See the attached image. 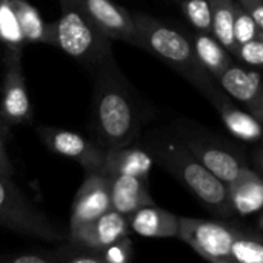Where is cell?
Wrapping results in <instances>:
<instances>
[{
  "label": "cell",
  "mask_w": 263,
  "mask_h": 263,
  "mask_svg": "<svg viewBox=\"0 0 263 263\" xmlns=\"http://www.w3.org/2000/svg\"><path fill=\"white\" fill-rule=\"evenodd\" d=\"M92 131L105 148L134 143L149 120L145 105L119 69L114 57L92 69Z\"/></svg>",
  "instance_id": "1"
},
{
  "label": "cell",
  "mask_w": 263,
  "mask_h": 263,
  "mask_svg": "<svg viewBox=\"0 0 263 263\" xmlns=\"http://www.w3.org/2000/svg\"><path fill=\"white\" fill-rule=\"evenodd\" d=\"M142 143L154 162L193 193L213 214L220 219L236 216L228 185L200 163L170 128L149 131Z\"/></svg>",
  "instance_id": "2"
},
{
  "label": "cell",
  "mask_w": 263,
  "mask_h": 263,
  "mask_svg": "<svg viewBox=\"0 0 263 263\" xmlns=\"http://www.w3.org/2000/svg\"><path fill=\"white\" fill-rule=\"evenodd\" d=\"M133 17L136 46L163 60L210 102L223 89L200 63L193 40L185 32L143 12H136Z\"/></svg>",
  "instance_id": "3"
},
{
  "label": "cell",
  "mask_w": 263,
  "mask_h": 263,
  "mask_svg": "<svg viewBox=\"0 0 263 263\" xmlns=\"http://www.w3.org/2000/svg\"><path fill=\"white\" fill-rule=\"evenodd\" d=\"M60 17L49 23L52 46H57L91 71L114 57L112 40L102 34L72 0H60Z\"/></svg>",
  "instance_id": "4"
},
{
  "label": "cell",
  "mask_w": 263,
  "mask_h": 263,
  "mask_svg": "<svg viewBox=\"0 0 263 263\" xmlns=\"http://www.w3.org/2000/svg\"><path fill=\"white\" fill-rule=\"evenodd\" d=\"M170 129L200 163L227 185L250 166L242 149L194 120L177 117Z\"/></svg>",
  "instance_id": "5"
},
{
  "label": "cell",
  "mask_w": 263,
  "mask_h": 263,
  "mask_svg": "<svg viewBox=\"0 0 263 263\" xmlns=\"http://www.w3.org/2000/svg\"><path fill=\"white\" fill-rule=\"evenodd\" d=\"M0 227L45 242H63L66 233L39 210L11 180L0 176Z\"/></svg>",
  "instance_id": "6"
},
{
  "label": "cell",
  "mask_w": 263,
  "mask_h": 263,
  "mask_svg": "<svg viewBox=\"0 0 263 263\" xmlns=\"http://www.w3.org/2000/svg\"><path fill=\"white\" fill-rule=\"evenodd\" d=\"M237 225L225 220L180 217L179 236L199 256L214 263H231V243Z\"/></svg>",
  "instance_id": "7"
},
{
  "label": "cell",
  "mask_w": 263,
  "mask_h": 263,
  "mask_svg": "<svg viewBox=\"0 0 263 263\" xmlns=\"http://www.w3.org/2000/svg\"><path fill=\"white\" fill-rule=\"evenodd\" d=\"M42 142L54 154L72 159L79 162L85 171H100L105 162L106 149L97 142H92L77 133L49 126H40L37 129Z\"/></svg>",
  "instance_id": "8"
},
{
  "label": "cell",
  "mask_w": 263,
  "mask_h": 263,
  "mask_svg": "<svg viewBox=\"0 0 263 263\" xmlns=\"http://www.w3.org/2000/svg\"><path fill=\"white\" fill-rule=\"evenodd\" d=\"M0 116L9 125L31 120L32 111L22 69V51L6 49Z\"/></svg>",
  "instance_id": "9"
},
{
  "label": "cell",
  "mask_w": 263,
  "mask_h": 263,
  "mask_svg": "<svg viewBox=\"0 0 263 263\" xmlns=\"http://www.w3.org/2000/svg\"><path fill=\"white\" fill-rule=\"evenodd\" d=\"M88 20L109 40L136 45L133 14L112 0H72Z\"/></svg>",
  "instance_id": "10"
},
{
  "label": "cell",
  "mask_w": 263,
  "mask_h": 263,
  "mask_svg": "<svg viewBox=\"0 0 263 263\" xmlns=\"http://www.w3.org/2000/svg\"><path fill=\"white\" fill-rule=\"evenodd\" d=\"M111 210L109 179L102 171H86L80 185L69 217V231L76 230Z\"/></svg>",
  "instance_id": "11"
},
{
  "label": "cell",
  "mask_w": 263,
  "mask_h": 263,
  "mask_svg": "<svg viewBox=\"0 0 263 263\" xmlns=\"http://www.w3.org/2000/svg\"><path fill=\"white\" fill-rule=\"evenodd\" d=\"M216 80L233 100L263 125V79L257 71L234 63Z\"/></svg>",
  "instance_id": "12"
},
{
  "label": "cell",
  "mask_w": 263,
  "mask_h": 263,
  "mask_svg": "<svg viewBox=\"0 0 263 263\" xmlns=\"http://www.w3.org/2000/svg\"><path fill=\"white\" fill-rule=\"evenodd\" d=\"M129 231L128 216L111 208L100 217L71 230L68 239L102 253L108 245L128 236Z\"/></svg>",
  "instance_id": "13"
},
{
  "label": "cell",
  "mask_w": 263,
  "mask_h": 263,
  "mask_svg": "<svg viewBox=\"0 0 263 263\" xmlns=\"http://www.w3.org/2000/svg\"><path fill=\"white\" fill-rule=\"evenodd\" d=\"M219 112L225 128L242 142L257 143L263 142V125L254 119L248 111L240 108L236 100H233L225 89L216 94L210 102Z\"/></svg>",
  "instance_id": "14"
},
{
  "label": "cell",
  "mask_w": 263,
  "mask_h": 263,
  "mask_svg": "<svg viewBox=\"0 0 263 263\" xmlns=\"http://www.w3.org/2000/svg\"><path fill=\"white\" fill-rule=\"evenodd\" d=\"M154 163L156 162L153 156L143 146H136L131 143L106 149L105 162L100 171L108 177L125 174L149 180V174Z\"/></svg>",
  "instance_id": "15"
},
{
  "label": "cell",
  "mask_w": 263,
  "mask_h": 263,
  "mask_svg": "<svg viewBox=\"0 0 263 263\" xmlns=\"http://www.w3.org/2000/svg\"><path fill=\"white\" fill-rule=\"evenodd\" d=\"M108 177V176H106ZM109 179V194H111V208L131 216L137 210L149 205H156L148 180H143L136 176H111Z\"/></svg>",
  "instance_id": "16"
},
{
  "label": "cell",
  "mask_w": 263,
  "mask_h": 263,
  "mask_svg": "<svg viewBox=\"0 0 263 263\" xmlns=\"http://www.w3.org/2000/svg\"><path fill=\"white\" fill-rule=\"evenodd\" d=\"M129 230L142 237L173 239L179 236L180 217L156 205L143 206L128 216Z\"/></svg>",
  "instance_id": "17"
},
{
  "label": "cell",
  "mask_w": 263,
  "mask_h": 263,
  "mask_svg": "<svg viewBox=\"0 0 263 263\" xmlns=\"http://www.w3.org/2000/svg\"><path fill=\"white\" fill-rule=\"evenodd\" d=\"M230 197L236 216H250L263 208V176L253 166L245 168L231 183Z\"/></svg>",
  "instance_id": "18"
},
{
  "label": "cell",
  "mask_w": 263,
  "mask_h": 263,
  "mask_svg": "<svg viewBox=\"0 0 263 263\" xmlns=\"http://www.w3.org/2000/svg\"><path fill=\"white\" fill-rule=\"evenodd\" d=\"M193 45L200 63L214 79H217L227 68L234 65L233 54L213 34L194 32Z\"/></svg>",
  "instance_id": "19"
},
{
  "label": "cell",
  "mask_w": 263,
  "mask_h": 263,
  "mask_svg": "<svg viewBox=\"0 0 263 263\" xmlns=\"http://www.w3.org/2000/svg\"><path fill=\"white\" fill-rule=\"evenodd\" d=\"M26 43L51 45V25L45 23L40 12L26 0H11Z\"/></svg>",
  "instance_id": "20"
},
{
  "label": "cell",
  "mask_w": 263,
  "mask_h": 263,
  "mask_svg": "<svg viewBox=\"0 0 263 263\" xmlns=\"http://www.w3.org/2000/svg\"><path fill=\"white\" fill-rule=\"evenodd\" d=\"M213 12V35L236 55L237 43L234 40V15L236 0H210Z\"/></svg>",
  "instance_id": "21"
},
{
  "label": "cell",
  "mask_w": 263,
  "mask_h": 263,
  "mask_svg": "<svg viewBox=\"0 0 263 263\" xmlns=\"http://www.w3.org/2000/svg\"><path fill=\"white\" fill-rule=\"evenodd\" d=\"M231 263H263V231L237 227L231 243Z\"/></svg>",
  "instance_id": "22"
},
{
  "label": "cell",
  "mask_w": 263,
  "mask_h": 263,
  "mask_svg": "<svg viewBox=\"0 0 263 263\" xmlns=\"http://www.w3.org/2000/svg\"><path fill=\"white\" fill-rule=\"evenodd\" d=\"M0 42L9 51H22L26 45L11 0H0Z\"/></svg>",
  "instance_id": "23"
},
{
  "label": "cell",
  "mask_w": 263,
  "mask_h": 263,
  "mask_svg": "<svg viewBox=\"0 0 263 263\" xmlns=\"http://www.w3.org/2000/svg\"><path fill=\"white\" fill-rule=\"evenodd\" d=\"M179 5L196 32L213 34V12L210 0H180Z\"/></svg>",
  "instance_id": "24"
},
{
  "label": "cell",
  "mask_w": 263,
  "mask_h": 263,
  "mask_svg": "<svg viewBox=\"0 0 263 263\" xmlns=\"http://www.w3.org/2000/svg\"><path fill=\"white\" fill-rule=\"evenodd\" d=\"M57 262L65 263H105L100 251H96L86 245L69 240L66 245L52 250Z\"/></svg>",
  "instance_id": "25"
},
{
  "label": "cell",
  "mask_w": 263,
  "mask_h": 263,
  "mask_svg": "<svg viewBox=\"0 0 263 263\" xmlns=\"http://www.w3.org/2000/svg\"><path fill=\"white\" fill-rule=\"evenodd\" d=\"M259 31L260 29L256 25V22L253 20V17L250 15V12L242 5L237 3L236 15H234V40H236L237 46L253 40L259 34Z\"/></svg>",
  "instance_id": "26"
},
{
  "label": "cell",
  "mask_w": 263,
  "mask_h": 263,
  "mask_svg": "<svg viewBox=\"0 0 263 263\" xmlns=\"http://www.w3.org/2000/svg\"><path fill=\"white\" fill-rule=\"evenodd\" d=\"M236 57L248 65V66H254V68H263V31L260 29L259 34L247 42L237 46L236 51Z\"/></svg>",
  "instance_id": "27"
},
{
  "label": "cell",
  "mask_w": 263,
  "mask_h": 263,
  "mask_svg": "<svg viewBox=\"0 0 263 263\" xmlns=\"http://www.w3.org/2000/svg\"><path fill=\"white\" fill-rule=\"evenodd\" d=\"M103 262L105 263H126L133 256V242L128 236L116 240L114 243L108 245L103 251Z\"/></svg>",
  "instance_id": "28"
},
{
  "label": "cell",
  "mask_w": 263,
  "mask_h": 263,
  "mask_svg": "<svg viewBox=\"0 0 263 263\" xmlns=\"http://www.w3.org/2000/svg\"><path fill=\"white\" fill-rule=\"evenodd\" d=\"M9 263H59L52 251H28L6 259Z\"/></svg>",
  "instance_id": "29"
},
{
  "label": "cell",
  "mask_w": 263,
  "mask_h": 263,
  "mask_svg": "<svg viewBox=\"0 0 263 263\" xmlns=\"http://www.w3.org/2000/svg\"><path fill=\"white\" fill-rule=\"evenodd\" d=\"M237 3L250 12L259 29L263 31V0H237Z\"/></svg>",
  "instance_id": "30"
},
{
  "label": "cell",
  "mask_w": 263,
  "mask_h": 263,
  "mask_svg": "<svg viewBox=\"0 0 263 263\" xmlns=\"http://www.w3.org/2000/svg\"><path fill=\"white\" fill-rule=\"evenodd\" d=\"M12 174H14V166H12V162H11L9 156H8L3 137L0 134V176L12 177Z\"/></svg>",
  "instance_id": "31"
},
{
  "label": "cell",
  "mask_w": 263,
  "mask_h": 263,
  "mask_svg": "<svg viewBox=\"0 0 263 263\" xmlns=\"http://www.w3.org/2000/svg\"><path fill=\"white\" fill-rule=\"evenodd\" d=\"M253 163H254L253 168L263 176V145L254 151V154H253Z\"/></svg>",
  "instance_id": "32"
},
{
  "label": "cell",
  "mask_w": 263,
  "mask_h": 263,
  "mask_svg": "<svg viewBox=\"0 0 263 263\" xmlns=\"http://www.w3.org/2000/svg\"><path fill=\"white\" fill-rule=\"evenodd\" d=\"M257 227H259V230H260V231H263V208H262V211H260L259 219H257Z\"/></svg>",
  "instance_id": "33"
},
{
  "label": "cell",
  "mask_w": 263,
  "mask_h": 263,
  "mask_svg": "<svg viewBox=\"0 0 263 263\" xmlns=\"http://www.w3.org/2000/svg\"><path fill=\"white\" fill-rule=\"evenodd\" d=\"M176 2H177V3H179V2H180V0H176Z\"/></svg>",
  "instance_id": "34"
}]
</instances>
